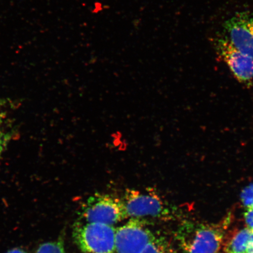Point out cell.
Returning <instances> with one entry per match:
<instances>
[{
  "mask_svg": "<svg viewBox=\"0 0 253 253\" xmlns=\"http://www.w3.org/2000/svg\"><path fill=\"white\" fill-rule=\"evenodd\" d=\"M226 221L216 224H189L178 233L182 248L187 253H220Z\"/></svg>",
  "mask_w": 253,
  "mask_h": 253,
  "instance_id": "1",
  "label": "cell"
},
{
  "mask_svg": "<svg viewBox=\"0 0 253 253\" xmlns=\"http://www.w3.org/2000/svg\"><path fill=\"white\" fill-rule=\"evenodd\" d=\"M76 243L82 253H115L116 229L98 223H80L74 230Z\"/></svg>",
  "mask_w": 253,
  "mask_h": 253,
  "instance_id": "2",
  "label": "cell"
},
{
  "mask_svg": "<svg viewBox=\"0 0 253 253\" xmlns=\"http://www.w3.org/2000/svg\"><path fill=\"white\" fill-rule=\"evenodd\" d=\"M85 222L112 226L127 217L123 200L112 195L96 194L91 196L83 206Z\"/></svg>",
  "mask_w": 253,
  "mask_h": 253,
  "instance_id": "3",
  "label": "cell"
},
{
  "mask_svg": "<svg viewBox=\"0 0 253 253\" xmlns=\"http://www.w3.org/2000/svg\"><path fill=\"white\" fill-rule=\"evenodd\" d=\"M123 201L127 217L135 219L151 217L162 220L170 217L169 206L155 192L128 189Z\"/></svg>",
  "mask_w": 253,
  "mask_h": 253,
  "instance_id": "4",
  "label": "cell"
},
{
  "mask_svg": "<svg viewBox=\"0 0 253 253\" xmlns=\"http://www.w3.org/2000/svg\"><path fill=\"white\" fill-rule=\"evenodd\" d=\"M213 44L217 55L225 62L237 80L247 87L252 86L253 58L240 51L226 37L216 38Z\"/></svg>",
  "mask_w": 253,
  "mask_h": 253,
  "instance_id": "5",
  "label": "cell"
},
{
  "mask_svg": "<svg viewBox=\"0 0 253 253\" xmlns=\"http://www.w3.org/2000/svg\"><path fill=\"white\" fill-rule=\"evenodd\" d=\"M156 236L143 221L131 218L116 229L117 253H141Z\"/></svg>",
  "mask_w": 253,
  "mask_h": 253,
  "instance_id": "6",
  "label": "cell"
},
{
  "mask_svg": "<svg viewBox=\"0 0 253 253\" xmlns=\"http://www.w3.org/2000/svg\"><path fill=\"white\" fill-rule=\"evenodd\" d=\"M223 28L230 43L253 58V12H237L225 21Z\"/></svg>",
  "mask_w": 253,
  "mask_h": 253,
  "instance_id": "7",
  "label": "cell"
},
{
  "mask_svg": "<svg viewBox=\"0 0 253 253\" xmlns=\"http://www.w3.org/2000/svg\"><path fill=\"white\" fill-rule=\"evenodd\" d=\"M253 246V232L248 228L239 231L224 246L223 253H248Z\"/></svg>",
  "mask_w": 253,
  "mask_h": 253,
  "instance_id": "8",
  "label": "cell"
},
{
  "mask_svg": "<svg viewBox=\"0 0 253 253\" xmlns=\"http://www.w3.org/2000/svg\"><path fill=\"white\" fill-rule=\"evenodd\" d=\"M141 253H173L171 248L165 239L162 237H155Z\"/></svg>",
  "mask_w": 253,
  "mask_h": 253,
  "instance_id": "9",
  "label": "cell"
},
{
  "mask_svg": "<svg viewBox=\"0 0 253 253\" xmlns=\"http://www.w3.org/2000/svg\"><path fill=\"white\" fill-rule=\"evenodd\" d=\"M36 253H66L63 243L61 240L43 243L37 249Z\"/></svg>",
  "mask_w": 253,
  "mask_h": 253,
  "instance_id": "10",
  "label": "cell"
},
{
  "mask_svg": "<svg viewBox=\"0 0 253 253\" xmlns=\"http://www.w3.org/2000/svg\"><path fill=\"white\" fill-rule=\"evenodd\" d=\"M242 203L246 210H253V183L247 186L240 194Z\"/></svg>",
  "mask_w": 253,
  "mask_h": 253,
  "instance_id": "11",
  "label": "cell"
},
{
  "mask_svg": "<svg viewBox=\"0 0 253 253\" xmlns=\"http://www.w3.org/2000/svg\"><path fill=\"white\" fill-rule=\"evenodd\" d=\"M245 220L247 228L253 232V210H246L245 213Z\"/></svg>",
  "mask_w": 253,
  "mask_h": 253,
  "instance_id": "12",
  "label": "cell"
},
{
  "mask_svg": "<svg viewBox=\"0 0 253 253\" xmlns=\"http://www.w3.org/2000/svg\"><path fill=\"white\" fill-rule=\"evenodd\" d=\"M6 253H27L23 250L20 249H14L11 250V251H8Z\"/></svg>",
  "mask_w": 253,
  "mask_h": 253,
  "instance_id": "13",
  "label": "cell"
},
{
  "mask_svg": "<svg viewBox=\"0 0 253 253\" xmlns=\"http://www.w3.org/2000/svg\"><path fill=\"white\" fill-rule=\"evenodd\" d=\"M3 146H4V139H3L2 135L0 133V154H1L2 151Z\"/></svg>",
  "mask_w": 253,
  "mask_h": 253,
  "instance_id": "14",
  "label": "cell"
},
{
  "mask_svg": "<svg viewBox=\"0 0 253 253\" xmlns=\"http://www.w3.org/2000/svg\"><path fill=\"white\" fill-rule=\"evenodd\" d=\"M248 253H253V246L252 247L251 249L249 250Z\"/></svg>",
  "mask_w": 253,
  "mask_h": 253,
  "instance_id": "15",
  "label": "cell"
},
{
  "mask_svg": "<svg viewBox=\"0 0 253 253\" xmlns=\"http://www.w3.org/2000/svg\"><path fill=\"white\" fill-rule=\"evenodd\" d=\"M1 120H2V114L1 112V110H0V123L1 122Z\"/></svg>",
  "mask_w": 253,
  "mask_h": 253,
  "instance_id": "16",
  "label": "cell"
}]
</instances>
